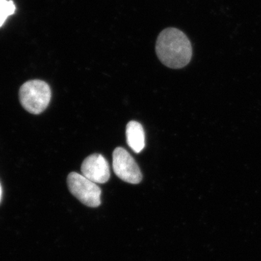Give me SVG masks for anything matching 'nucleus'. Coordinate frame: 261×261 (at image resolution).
Here are the masks:
<instances>
[{
	"label": "nucleus",
	"mask_w": 261,
	"mask_h": 261,
	"mask_svg": "<svg viewBox=\"0 0 261 261\" xmlns=\"http://www.w3.org/2000/svg\"><path fill=\"white\" fill-rule=\"evenodd\" d=\"M155 51L161 63L173 69L187 66L192 60L191 42L185 33L176 28H167L160 33Z\"/></svg>",
	"instance_id": "1"
},
{
	"label": "nucleus",
	"mask_w": 261,
	"mask_h": 261,
	"mask_svg": "<svg viewBox=\"0 0 261 261\" xmlns=\"http://www.w3.org/2000/svg\"><path fill=\"white\" fill-rule=\"evenodd\" d=\"M51 97L50 87L41 80L29 81L21 86L19 91L21 106L32 114L44 112L50 102Z\"/></svg>",
	"instance_id": "2"
},
{
	"label": "nucleus",
	"mask_w": 261,
	"mask_h": 261,
	"mask_svg": "<svg viewBox=\"0 0 261 261\" xmlns=\"http://www.w3.org/2000/svg\"><path fill=\"white\" fill-rule=\"evenodd\" d=\"M67 183L70 193L84 205L90 207L100 205L102 192L96 183L75 172L68 174Z\"/></svg>",
	"instance_id": "3"
},
{
	"label": "nucleus",
	"mask_w": 261,
	"mask_h": 261,
	"mask_svg": "<svg viewBox=\"0 0 261 261\" xmlns=\"http://www.w3.org/2000/svg\"><path fill=\"white\" fill-rule=\"evenodd\" d=\"M113 168L116 176L122 181L132 185H137L142 181L140 167L129 152L123 147H117L113 151Z\"/></svg>",
	"instance_id": "4"
},
{
	"label": "nucleus",
	"mask_w": 261,
	"mask_h": 261,
	"mask_svg": "<svg viewBox=\"0 0 261 261\" xmlns=\"http://www.w3.org/2000/svg\"><path fill=\"white\" fill-rule=\"evenodd\" d=\"M82 175L96 184H105L111 177L107 160L100 154H92L84 160L81 167Z\"/></svg>",
	"instance_id": "5"
},
{
	"label": "nucleus",
	"mask_w": 261,
	"mask_h": 261,
	"mask_svg": "<svg viewBox=\"0 0 261 261\" xmlns=\"http://www.w3.org/2000/svg\"><path fill=\"white\" fill-rule=\"evenodd\" d=\"M126 135L130 148L136 153L142 152L145 147V133L142 124L137 121H130L126 126Z\"/></svg>",
	"instance_id": "6"
},
{
	"label": "nucleus",
	"mask_w": 261,
	"mask_h": 261,
	"mask_svg": "<svg viewBox=\"0 0 261 261\" xmlns=\"http://www.w3.org/2000/svg\"><path fill=\"white\" fill-rule=\"evenodd\" d=\"M15 11V5L13 1L0 0V27H3L8 17L14 14Z\"/></svg>",
	"instance_id": "7"
},
{
	"label": "nucleus",
	"mask_w": 261,
	"mask_h": 261,
	"mask_svg": "<svg viewBox=\"0 0 261 261\" xmlns=\"http://www.w3.org/2000/svg\"><path fill=\"white\" fill-rule=\"evenodd\" d=\"M2 198V187L1 185H0V201H1Z\"/></svg>",
	"instance_id": "8"
}]
</instances>
